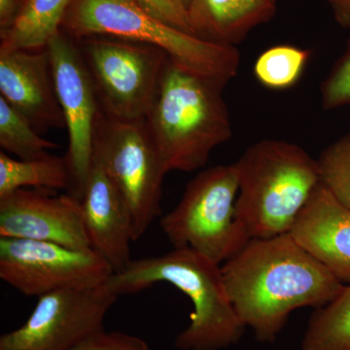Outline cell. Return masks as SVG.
Returning a JSON list of instances; mask_svg holds the SVG:
<instances>
[{
    "label": "cell",
    "mask_w": 350,
    "mask_h": 350,
    "mask_svg": "<svg viewBox=\"0 0 350 350\" xmlns=\"http://www.w3.org/2000/svg\"><path fill=\"white\" fill-rule=\"evenodd\" d=\"M237 165L236 215L250 238L291 232L321 182L319 161L292 142L264 139L251 145Z\"/></svg>",
    "instance_id": "cell-4"
},
{
    "label": "cell",
    "mask_w": 350,
    "mask_h": 350,
    "mask_svg": "<svg viewBox=\"0 0 350 350\" xmlns=\"http://www.w3.org/2000/svg\"><path fill=\"white\" fill-rule=\"evenodd\" d=\"M46 48L68 133V153L64 157L71 175L69 194L81 200L93 163L94 128L100 103L77 43L61 31Z\"/></svg>",
    "instance_id": "cell-11"
},
{
    "label": "cell",
    "mask_w": 350,
    "mask_h": 350,
    "mask_svg": "<svg viewBox=\"0 0 350 350\" xmlns=\"http://www.w3.org/2000/svg\"><path fill=\"white\" fill-rule=\"evenodd\" d=\"M161 282L180 290L194 306L190 324L175 340L177 349L219 350L243 337L245 325L230 300L221 265L197 251L174 248L160 256L131 260L107 282L119 297Z\"/></svg>",
    "instance_id": "cell-3"
},
{
    "label": "cell",
    "mask_w": 350,
    "mask_h": 350,
    "mask_svg": "<svg viewBox=\"0 0 350 350\" xmlns=\"http://www.w3.org/2000/svg\"><path fill=\"white\" fill-rule=\"evenodd\" d=\"M107 282L66 288L39 297L24 325L0 338L6 350H71L105 330V315L118 299Z\"/></svg>",
    "instance_id": "cell-9"
},
{
    "label": "cell",
    "mask_w": 350,
    "mask_h": 350,
    "mask_svg": "<svg viewBox=\"0 0 350 350\" xmlns=\"http://www.w3.org/2000/svg\"><path fill=\"white\" fill-rule=\"evenodd\" d=\"M322 107L325 110L350 105V40L342 56L320 87Z\"/></svg>",
    "instance_id": "cell-23"
},
{
    "label": "cell",
    "mask_w": 350,
    "mask_h": 350,
    "mask_svg": "<svg viewBox=\"0 0 350 350\" xmlns=\"http://www.w3.org/2000/svg\"><path fill=\"white\" fill-rule=\"evenodd\" d=\"M145 10L165 24L194 34L192 23L189 16L188 8L180 0H137Z\"/></svg>",
    "instance_id": "cell-24"
},
{
    "label": "cell",
    "mask_w": 350,
    "mask_h": 350,
    "mask_svg": "<svg viewBox=\"0 0 350 350\" xmlns=\"http://www.w3.org/2000/svg\"><path fill=\"white\" fill-rule=\"evenodd\" d=\"M22 5L20 0H0L1 31L8 29L19 14Z\"/></svg>",
    "instance_id": "cell-26"
},
{
    "label": "cell",
    "mask_w": 350,
    "mask_h": 350,
    "mask_svg": "<svg viewBox=\"0 0 350 350\" xmlns=\"http://www.w3.org/2000/svg\"><path fill=\"white\" fill-rule=\"evenodd\" d=\"M221 269L239 319L262 342H275L295 310L323 308L345 285L290 232L251 239Z\"/></svg>",
    "instance_id": "cell-1"
},
{
    "label": "cell",
    "mask_w": 350,
    "mask_h": 350,
    "mask_svg": "<svg viewBox=\"0 0 350 350\" xmlns=\"http://www.w3.org/2000/svg\"><path fill=\"white\" fill-rule=\"evenodd\" d=\"M227 83L182 68L169 59L158 93L145 118L167 172H190L232 135L223 98Z\"/></svg>",
    "instance_id": "cell-2"
},
{
    "label": "cell",
    "mask_w": 350,
    "mask_h": 350,
    "mask_svg": "<svg viewBox=\"0 0 350 350\" xmlns=\"http://www.w3.org/2000/svg\"><path fill=\"white\" fill-rule=\"evenodd\" d=\"M93 157L121 196L137 241L160 216L163 177L167 174L145 120L115 119L100 108Z\"/></svg>",
    "instance_id": "cell-7"
},
{
    "label": "cell",
    "mask_w": 350,
    "mask_h": 350,
    "mask_svg": "<svg viewBox=\"0 0 350 350\" xmlns=\"http://www.w3.org/2000/svg\"><path fill=\"white\" fill-rule=\"evenodd\" d=\"M77 41L101 110L123 121L146 118L169 55L155 46L110 36Z\"/></svg>",
    "instance_id": "cell-8"
},
{
    "label": "cell",
    "mask_w": 350,
    "mask_h": 350,
    "mask_svg": "<svg viewBox=\"0 0 350 350\" xmlns=\"http://www.w3.org/2000/svg\"><path fill=\"white\" fill-rule=\"evenodd\" d=\"M275 1H276V0H275Z\"/></svg>",
    "instance_id": "cell-30"
},
{
    "label": "cell",
    "mask_w": 350,
    "mask_h": 350,
    "mask_svg": "<svg viewBox=\"0 0 350 350\" xmlns=\"http://www.w3.org/2000/svg\"><path fill=\"white\" fill-rule=\"evenodd\" d=\"M49 190L19 189L0 198V238L31 239L92 250L81 200Z\"/></svg>",
    "instance_id": "cell-12"
},
{
    "label": "cell",
    "mask_w": 350,
    "mask_h": 350,
    "mask_svg": "<svg viewBox=\"0 0 350 350\" xmlns=\"http://www.w3.org/2000/svg\"><path fill=\"white\" fill-rule=\"evenodd\" d=\"M239 187L237 162L196 175L178 204L161 219L174 248H190L219 265L238 254L251 239L236 215Z\"/></svg>",
    "instance_id": "cell-6"
},
{
    "label": "cell",
    "mask_w": 350,
    "mask_h": 350,
    "mask_svg": "<svg viewBox=\"0 0 350 350\" xmlns=\"http://www.w3.org/2000/svg\"><path fill=\"white\" fill-rule=\"evenodd\" d=\"M62 25L76 40L101 36L155 46L182 68L227 84L241 64L236 46L206 40L165 24L137 0H72Z\"/></svg>",
    "instance_id": "cell-5"
},
{
    "label": "cell",
    "mask_w": 350,
    "mask_h": 350,
    "mask_svg": "<svg viewBox=\"0 0 350 350\" xmlns=\"http://www.w3.org/2000/svg\"><path fill=\"white\" fill-rule=\"evenodd\" d=\"M72 0H25L12 25L1 31L0 52L39 50L61 31Z\"/></svg>",
    "instance_id": "cell-17"
},
{
    "label": "cell",
    "mask_w": 350,
    "mask_h": 350,
    "mask_svg": "<svg viewBox=\"0 0 350 350\" xmlns=\"http://www.w3.org/2000/svg\"><path fill=\"white\" fill-rule=\"evenodd\" d=\"M303 350H350V283L308 323Z\"/></svg>",
    "instance_id": "cell-19"
},
{
    "label": "cell",
    "mask_w": 350,
    "mask_h": 350,
    "mask_svg": "<svg viewBox=\"0 0 350 350\" xmlns=\"http://www.w3.org/2000/svg\"><path fill=\"white\" fill-rule=\"evenodd\" d=\"M275 0H192L189 16L196 36L234 46L275 15Z\"/></svg>",
    "instance_id": "cell-16"
},
{
    "label": "cell",
    "mask_w": 350,
    "mask_h": 350,
    "mask_svg": "<svg viewBox=\"0 0 350 350\" xmlns=\"http://www.w3.org/2000/svg\"><path fill=\"white\" fill-rule=\"evenodd\" d=\"M80 200L92 250L111 265L114 273L125 269L133 260L130 216L118 191L94 157Z\"/></svg>",
    "instance_id": "cell-14"
},
{
    "label": "cell",
    "mask_w": 350,
    "mask_h": 350,
    "mask_svg": "<svg viewBox=\"0 0 350 350\" xmlns=\"http://www.w3.org/2000/svg\"><path fill=\"white\" fill-rule=\"evenodd\" d=\"M0 94L39 133L66 126L47 48L0 52Z\"/></svg>",
    "instance_id": "cell-13"
},
{
    "label": "cell",
    "mask_w": 350,
    "mask_h": 350,
    "mask_svg": "<svg viewBox=\"0 0 350 350\" xmlns=\"http://www.w3.org/2000/svg\"><path fill=\"white\" fill-rule=\"evenodd\" d=\"M317 161L321 183L350 209V133L329 145Z\"/></svg>",
    "instance_id": "cell-22"
},
{
    "label": "cell",
    "mask_w": 350,
    "mask_h": 350,
    "mask_svg": "<svg viewBox=\"0 0 350 350\" xmlns=\"http://www.w3.org/2000/svg\"><path fill=\"white\" fill-rule=\"evenodd\" d=\"M342 283H350V209L320 182L290 232Z\"/></svg>",
    "instance_id": "cell-15"
},
{
    "label": "cell",
    "mask_w": 350,
    "mask_h": 350,
    "mask_svg": "<svg viewBox=\"0 0 350 350\" xmlns=\"http://www.w3.org/2000/svg\"><path fill=\"white\" fill-rule=\"evenodd\" d=\"M0 350H6V349H0Z\"/></svg>",
    "instance_id": "cell-29"
},
{
    "label": "cell",
    "mask_w": 350,
    "mask_h": 350,
    "mask_svg": "<svg viewBox=\"0 0 350 350\" xmlns=\"http://www.w3.org/2000/svg\"><path fill=\"white\" fill-rule=\"evenodd\" d=\"M0 146L2 150L32 160L48 155L57 144L41 137L40 133L17 110L0 96Z\"/></svg>",
    "instance_id": "cell-21"
},
{
    "label": "cell",
    "mask_w": 350,
    "mask_h": 350,
    "mask_svg": "<svg viewBox=\"0 0 350 350\" xmlns=\"http://www.w3.org/2000/svg\"><path fill=\"white\" fill-rule=\"evenodd\" d=\"M338 25L350 29V0H326Z\"/></svg>",
    "instance_id": "cell-27"
},
{
    "label": "cell",
    "mask_w": 350,
    "mask_h": 350,
    "mask_svg": "<svg viewBox=\"0 0 350 350\" xmlns=\"http://www.w3.org/2000/svg\"><path fill=\"white\" fill-rule=\"evenodd\" d=\"M114 273L93 250H75L31 239L0 238V278L27 297L66 288L96 286Z\"/></svg>",
    "instance_id": "cell-10"
},
{
    "label": "cell",
    "mask_w": 350,
    "mask_h": 350,
    "mask_svg": "<svg viewBox=\"0 0 350 350\" xmlns=\"http://www.w3.org/2000/svg\"><path fill=\"white\" fill-rule=\"evenodd\" d=\"M310 55V51L294 45L273 46L257 57L255 77L268 89H289L301 79Z\"/></svg>",
    "instance_id": "cell-20"
},
{
    "label": "cell",
    "mask_w": 350,
    "mask_h": 350,
    "mask_svg": "<svg viewBox=\"0 0 350 350\" xmlns=\"http://www.w3.org/2000/svg\"><path fill=\"white\" fill-rule=\"evenodd\" d=\"M71 350H151L142 338L122 332L103 330Z\"/></svg>",
    "instance_id": "cell-25"
},
{
    "label": "cell",
    "mask_w": 350,
    "mask_h": 350,
    "mask_svg": "<svg viewBox=\"0 0 350 350\" xmlns=\"http://www.w3.org/2000/svg\"><path fill=\"white\" fill-rule=\"evenodd\" d=\"M180 1L182 2V3L184 4V5H185L188 8L189 4L191 3V1H192V0H180Z\"/></svg>",
    "instance_id": "cell-28"
},
{
    "label": "cell",
    "mask_w": 350,
    "mask_h": 350,
    "mask_svg": "<svg viewBox=\"0 0 350 350\" xmlns=\"http://www.w3.org/2000/svg\"><path fill=\"white\" fill-rule=\"evenodd\" d=\"M27 187L70 190L71 175L66 157L48 154L32 160H15L0 152V198Z\"/></svg>",
    "instance_id": "cell-18"
}]
</instances>
